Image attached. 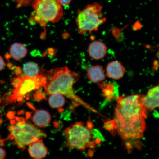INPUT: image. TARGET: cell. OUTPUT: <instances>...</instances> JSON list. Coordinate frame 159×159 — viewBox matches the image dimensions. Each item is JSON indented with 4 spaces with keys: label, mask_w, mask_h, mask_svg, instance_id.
Returning a JSON list of instances; mask_svg holds the SVG:
<instances>
[{
    "label": "cell",
    "mask_w": 159,
    "mask_h": 159,
    "mask_svg": "<svg viewBox=\"0 0 159 159\" xmlns=\"http://www.w3.org/2000/svg\"><path fill=\"white\" fill-rule=\"evenodd\" d=\"M23 113H24L23 110L20 111H19L18 112L17 114L20 115L23 114Z\"/></svg>",
    "instance_id": "f1b7e54d"
},
{
    "label": "cell",
    "mask_w": 159,
    "mask_h": 159,
    "mask_svg": "<svg viewBox=\"0 0 159 159\" xmlns=\"http://www.w3.org/2000/svg\"><path fill=\"white\" fill-rule=\"evenodd\" d=\"M31 115L30 114V113L27 112L26 113V118H30V117Z\"/></svg>",
    "instance_id": "f546056e"
},
{
    "label": "cell",
    "mask_w": 159,
    "mask_h": 159,
    "mask_svg": "<svg viewBox=\"0 0 159 159\" xmlns=\"http://www.w3.org/2000/svg\"><path fill=\"white\" fill-rule=\"evenodd\" d=\"M27 104L28 106L30 108L33 109H34V107L30 104V103H27Z\"/></svg>",
    "instance_id": "83f0119b"
},
{
    "label": "cell",
    "mask_w": 159,
    "mask_h": 159,
    "mask_svg": "<svg viewBox=\"0 0 159 159\" xmlns=\"http://www.w3.org/2000/svg\"><path fill=\"white\" fill-rule=\"evenodd\" d=\"M7 140V139H1V140H0V145H1V146H4V143L5 141Z\"/></svg>",
    "instance_id": "d4e9b609"
},
{
    "label": "cell",
    "mask_w": 159,
    "mask_h": 159,
    "mask_svg": "<svg viewBox=\"0 0 159 159\" xmlns=\"http://www.w3.org/2000/svg\"><path fill=\"white\" fill-rule=\"evenodd\" d=\"M144 95H132L117 97L114 120L116 130L121 136L136 138L143 134L147 114L143 104Z\"/></svg>",
    "instance_id": "6da1fadb"
},
{
    "label": "cell",
    "mask_w": 159,
    "mask_h": 159,
    "mask_svg": "<svg viewBox=\"0 0 159 159\" xmlns=\"http://www.w3.org/2000/svg\"><path fill=\"white\" fill-rule=\"evenodd\" d=\"M88 52L91 58L98 60L104 58L106 55L107 47L102 42L93 41L89 46Z\"/></svg>",
    "instance_id": "9c48e42d"
},
{
    "label": "cell",
    "mask_w": 159,
    "mask_h": 159,
    "mask_svg": "<svg viewBox=\"0 0 159 159\" xmlns=\"http://www.w3.org/2000/svg\"><path fill=\"white\" fill-rule=\"evenodd\" d=\"M102 6L98 3L89 4L79 11L77 25L79 32L84 34L98 30L100 26L106 21L101 12Z\"/></svg>",
    "instance_id": "277c9868"
},
{
    "label": "cell",
    "mask_w": 159,
    "mask_h": 159,
    "mask_svg": "<svg viewBox=\"0 0 159 159\" xmlns=\"http://www.w3.org/2000/svg\"><path fill=\"white\" fill-rule=\"evenodd\" d=\"M6 156L5 151L0 148V159H4Z\"/></svg>",
    "instance_id": "603a6c76"
},
{
    "label": "cell",
    "mask_w": 159,
    "mask_h": 159,
    "mask_svg": "<svg viewBox=\"0 0 159 159\" xmlns=\"http://www.w3.org/2000/svg\"><path fill=\"white\" fill-rule=\"evenodd\" d=\"M7 117L10 119H13L15 117V113L13 111H9L7 113Z\"/></svg>",
    "instance_id": "cb8c5ba5"
},
{
    "label": "cell",
    "mask_w": 159,
    "mask_h": 159,
    "mask_svg": "<svg viewBox=\"0 0 159 159\" xmlns=\"http://www.w3.org/2000/svg\"><path fill=\"white\" fill-rule=\"evenodd\" d=\"M23 71L25 75L31 77H34L37 75L44 74L41 72L39 66L33 62L26 63L24 65Z\"/></svg>",
    "instance_id": "9a60e30c"
},
{
    "label": "cell",
    "mask_w": 159,
    "mask_h": 159,
    "mask_svg": "<svg viewBox=\"0 0 159 159\" xmlns=\"http://www.w3.org/2000/svg\"><path fill=\"white\" fill-rule=\"evenodd\" d=\"M11 132L7 139L15 140V143L20 149L25 150L26 146L47 136L43 130L38 129L34 125L26 122L23 125H15L8 127Z\"/></svg>",
    "instance_id": "5b68a950"
},
{
    "label": "cell",
    "mask_w": 159,
    "mask_h": 159,
    "mask_svg": "<svg viewBox=\"0 0 159 159\" xmlns=\"http://www.w3.org/2000/svg\"><path fill=\"white\" fill-rule=\"evenodd\" d=\"M9 51L12 58L17 61L23 58L27 53V49L25 46L19 43H15L12 45Z\"/></svg>",
    "instance_id": "5bb4252c"
},
{
    "label": "cell",
    "mask_w": 159,
    "mask_h": 159,
    "mask_svg": "<svg viewBox=\"0 0 159 159\" xmlns=\"http://www.w3.org/2000/svg\"><path fill=\"white\" fill-rule=\"evenodd\" d=\"M21 78L22 81L20 85L18 88L11 91L12 94L5 99V103L15 102L17 97H24L28 93L44 86L46 83V77L44 74L34 77L25 75Z\"/></svg>",
    "instance_id": "52a82bcc"
},
{
    "label": "cell",
    "mask_w": 159,
    "mask_h": 159,
    "mask_svg": "<svg viewBox=\"0 0 159 159\" xmlns=\"http://www.w3.org/2000/svg\"><path fill=\"white\" fill-rule=\"evenodd\" d=\"M5 57L6 59L7 60H9L11 58V55L9 54H7L5 55Z\"/></svg>",
    "instance_id": "484cf974"
},
{
    "label": "cell",
    "mask_w": 159,
    "mask_h": 159,
    "mask_svg": "<svg viewBox=\"0 0 159 159\" xmlns=\"http://www.w3.org/2000/svg\"><path fill=\"white\" fill-rule=\"evenodd\" d=\"M63 7H66L70 3L71 0H59Z\"/></svg>",
    "instance_id": "44dd1931"
},
{
    "label": "cell",
    "mask_w": 159,
    "mask_h": 159,
    "mask_svg": "<svg viewBox=\"0 0 159 159\" xmlns=\"http://www.w3.org/2000/svg\"><path fill=\"white\" fill-rule=\"evenodd\" d=\"M143 104L146 111H152L159 107V84L149 89L143 99Z\"/></svg>",
    "instance_id": "ba28073f"
},
{
    "label": "cell",
    "mask_w": 159,
    "mask_h": 159,
    "mask_svg": "<svg viewBox=\"0 0 159 159\" xmlns=\"http://www.w3.org/2000/svg\"><path fill=\"white\" fill-rule=\"evenodd\" d=\"M0 138H1V136H0Z\"/></svg>",
    "instance_id": "836d02e7"
},
{
    "label": "cell",
    "mask_w": 159,
    "mask_h": 159,
    "mask_svg": "<svg viewBox=\"0 0 159 159\" xmlns=\"http://www.w3.org/2000/svg\"><path fill=\"white\" fill-rule=\"evenodd\" d=\"M48 101L50 106L51 107L54 108H59L63 106L65 100L64 95L57 93L51 94Z\"/></svg>",
    "instance_id": "2e32d148"
},
{
    "label": "cell",
    "mask_w": 159,
    "mask_h": 159,
    "mask_svg": "<svg viewBox=\"0 0 159 159\" xmlns=\"http://www.w3.org/2000/svg\"><path fill=\"white\" fill-rule=\"evenodd\" d=\"M64 133L70 148L85 150L88 148H95L94 143L91 141L92 134L82 122L75 123L72 126L66 129Z\"/></svg>",
    "instance_id": "8992f818"
},
{
    "label": "cell",
    "mask_w": 159,
    "mask_h": 159,
    "mask_svg": "<svg viewBox=\"0 0 159 159\" xmlns=\"http://www.w3.org/2000/svg\"><path fill=\"white\" fill-rule=\"evenodd\" d=\"M13 66V65L12 63H7V67H8L9 69H11V68H12Z\"/></svg>",
    "instance_id": "4316f807"
},
{
    "label": "cell",
    "mask_w": 159,
    "mask_h": 159,
    "mask_svg": "<svg viewBox=\"0 0 159 159\" xmlns=\"http://www.w3.org/2000/svg\"><path fill=\"white\" fill-rule=\"evenodd\" d=\"M28 151L32 157L37 159L45 158L48 153L47 148L42 139L35 141L30 145Z\"/></svg>",
    "instance_id": "8fae6325"
},
{
    "label": "cell",
    "mask_w": 159,
    "mask_h": 159,
    "mask_svg": "<svg viewBox=\"0 0 159 159\" xmlns=\"http://www.w3.org/2000/svg\"><path fill=\"white\" fill-rule=\"evenodd\" d=\"M21 77H18L12 80V84L15 89L19 88L22 83Z\"/></svg>",
    "instance_id": "d6986e66"
},
{
    "label": "cell",
    "mask_w": 159,
    "mask_h": 159,
    "mask_svg": "<svg viewBox=\"0 0 159 159\" xmlns=\"http://www.w3.org/2000/svg\"><path fill=\"white\" fill-rule=\"evenodd\" d=\"M87 75L89 80L95 83L102 82L105 78L103 67L99 65L94 66L87 70Z\"/></svg>",
    "instance_id": "7c38bea8"
},
{
    "label": "cell",
    "mask_w": 159,
    "mask_h": 159,
    "mask_svg": "<svg viewBox=\"0 0 159 159\" xmlns=\"http://www.w3.org/2000/svg\"><path fill=\"white\" fill-rule=\"evenodd\" d=\"M104 128L110 132L114 131L115 129L116 130V127L114 120L107 121L104 123Z\"/></svg>",
    "instance_id": "ac0fdd59"
},
{
    "label": "cell",
    "mask_w": 159,
    "mask_h": 159,
    "mask_svg": "<svg viewBox=\"0 0 159 159\" xmlns=\"http://www.w3.org/2000/svg\"><path fill=\"white\" fill-rule=\"evenodd\" d=\"M3 119L2 118H0V126H1V125L2 124L3 122Z\"/></svg>",
    "instance_id": "4dcf8cb0"
},
{
    "label": "cell",
    "mask_w": 159,
    "mask_h": 159,
    "mask_svg": "<svg viewBox=\"0 0 159 159\" xmlns=\"http://www.w3.org/2000/svg\"><path fill=\"white\" fill-rule=\"evenodd\" d=\"M14 72L16 75H19L22 73V71L20 67H16L14 68Z\"/></svg>",
    "instance_id": "ffe728a7"
},
{
    "label": "cell",
    "mask_w": 159,
    "mask_h": 159,
    "mask_svg": "<svg viewBox=\"0 0 159 159\" xmlns=\"http://www.w3.org/2000/svg\"><path fill=\"white\" fill-rule=\"evenodd\" d=\"M45 75L46 83L43 87L48 94L59 93L71 99L77 105H83L85 108L97 112L74 93L73 85L79 78L78 74L65 66L52 69Z\"/></svg>",
    "instance_id": "7a4b0ae2"
},
{
    "label": "cell",
    "mask_w": 159,
    "mask_h": 159,
    "mask_svg": "<svg viewBox=\"0 0 159 159\" xmlns=\"http://www.w3.org/2000/svg\"><path fill=\"white\" fill-rule=\"evenodd\" d=\"M51 120L50 114L48 111L44 110H37L32 119L33 123L39 128H45L49 124Z\"/></svg>",
    "instance_id": "4fadbf2b"
},
{
    "label": "cell",
    "mask_w": 159,
    "mask_h": 159,
    "mask_svg": "<svg viewBox=\"0 0 159 159\" xmlns=\"http://www.w3.org/2000/svg\"><path fill=\"white\" fill-rule=\"evenodd\" d=\"M32 5L34 12L30 19L41 25L57 22L63 17V6L59 0H34Z\"/></svg>",
    "instance_id": "3957f363"
},
{
    "label": "cell",
    "mask_w": 159,
    "mask_h": 159,
    "mask_svg": "<svg viewBox=\"0 0 159 159\" xmlns=\"http://www.w3.org/2000/svg\"><path fill=\"white\" fill-rule=\"evenodd\" d=\"M15 120H11V125H13L15 124Z\"/></svg>",
    "instance_id": "1f68e13d"
},
{
    "label": "cell",
    "mask_w": 159,
    "mask_h": 159,
    "mask_svg": "<svg viewBox=\"0 0 159 159\" xmlns=\"http://www.w3.org/2000/svg\"><path fill=\"white\" fill-rule=\"evenodd\" d=\"M5 66V63L2 57L0 56V71L2 70Z\"/></svg>",
    "instance_id": "7402d4cb"
},
{
    "label": "cell",
    "mask_w": 159,
    "mask_h": 159,
    "mask_svg": "<svg viewBox=\"0 0 159 159\" xmlns=\"http://www.w3.org/2000/svg\"><path fill=\"white\" fill-rule=\"evenodd\" d=\"M100 85L105 97L108 99H112L114 96L113 91L114 85L112 84H108L103 83L100 84Z\"/></svg>",
    "instance_id": "e0dca14e"
},
{
    "label": "cell",
    "mask_w": 159,
    "mask_h": 159,
    "mask_svg": "<svg viewBox=\"0 0 159 159\" xmlns=\"http://www.w3.org/2000/svg\"><path fill=\"white\" fill-rule=\"evenodd\" d=\"M126 69L121 63L118 61H114L109 63L106 68V75L109 78L118 80L124 76Z\"/></svg>",
    "instance_id": "30bf717a"
},
{
    "label": "cell",
    "mask_w": 159,
    "mask_h": 159,
    "mask_svg": "<svg viewBox=\"0 0 159 159\" xmlns=\"http://www.w3.org/2000/svg\"><path fill=\"white\" fill-rule=\"evenodd\" d=\"M0 102H1V99H0Z\"/></svg>",
    "instance_id": "d6a6232c"
}]
</instances>
